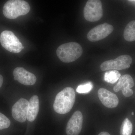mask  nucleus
<instances>
[{
    "instance_id": "obj_17",
    "label": "nucleus",
    "mask_w": 135,
    "mask_h": 135,
    "mask_svg": "<svg viewBox=\"0 0 135 135\" xmlns=\"http://www.w3.org/2000/svg\"><path fill=\"white\" fill-rule=\"evenodd\" d=\"M93 85L91 82L87 83L86 84L80 85L77 87L76 91L80 94H87L92 90Z\"/></svg>"
},
{
    "instance_id": "obj_18",
    "label": "nucleus",
    "mask_w": 135,
    "mask_h": 135,
    "mask_svg": "<svg viewBox=\"0 0 135 135\" xmlns=\"http://www.w3.org/2000/svg\"><path fill=\"white\" fill-rule=\"evenodd\" d=\"M9 119L5 115L0 113V130L7 128L10 126Z\"/></svg>"
},
{
    "instance_id": "obj_16",
    "label": "nucleus",
    "mask_w": 135,
    "mask_h": 135,
    "mask_svg": "<svg viewBox=\"0 0 135 135\" xmlns=\"http://www.w3.org/2000/svg\"><path fill=\"white\" fill-rule=\"evenodd\" d=\"M133 131V125L128 118L123 121L121 126L120 135H131Z\"/></svg>"
},
{
    "instance_id": "obj_12",
    "label": "nucleus",
    "mask_w": 135,
    "mask_h": 135,
    "mask_svg": "<svg viewBox=\"0 0 135 135\" xmlns=\"http://www.w3.org/2000/svg\"><path fill=\"white\" fill-rule=\"evenodd\" d=\"M98 95L102 104L107 108H115L119 104V99L116 95L105 89H99Z\"/></svg>"
},
{
    "instance_id": "obj_3",
    "label": "nucleus",
    "mask_w": 135,
    "mask_h": 135,
    "mask_svg": "<svg viewBox=\"0 0 135 135\" xmlns=\"http://www.w3.org/2000/svg\"><path fill=\"white\" fill-rule=\"evenodd\" d=\"M28 2L22 0H11L5 3L3 13L5 17L15 19L20 16L26 15L30 10Z\"/></svg>"
},
{
    "instance_id": "obj_10",
    "label": "nucleus",
    "mask_w": 135,
    "mask_h": 135,
    "mask_svg": "<svg viewBox=\"0 0 135 135\" xmlns=\"http://www.w3.org/2000/svg\"><path fill=\"white\" fill-rule=\"evenodd\" d=\"M134 86V80L131 76L129 74H125L121 76L118 83L114 87L113 90L115 92L121 90L124 96L129 97L133 94V91L131 88Z\"/></svg>"
},
{
    "instance_id": "obj_5",
    "label": "nucleus",
    "mask_w": 135,
    "mask_h": 135,
    "mask_svg": "<svg viewBox=\"0 0 135 135\" xmlns=\"http://www.w3.org/2000/svg\"><path fill=\"white\" fill-rule=\"evenodd\" d=\"M103 16L102 2L99 0H89L86 3L84 8L85 19L90 22L99 20Z\"/></svg>"
},
{
    "instance_id": "obj_2",
    "label": "nucleus",
    "mask_w": 135,
    "mask_h": 135,
    "mask_svg": "<svg viewBox=\"0 0 135 135\" xmlns=\"http://www.w3.org/2000/svg\"><path fill=\"white\" fill-rule=\"evenodd\" d=\"M83 53V49L79 44L70 42L62 44L57 49L59 59L65 63H70L79 58Z\"/></svg>"
},
{
    "instance_id": "obj_19",
    "label": "nucleus",
    "mask_w": 135,
    "mask_h": 135,
    "mask_svg": "<svg viewBox=\"0 0 135 135\" xmlns=\"http://www.w3.org/2000/svg\"><path fill=\"white\" fill-rule=\"evenodd\" d=\"M3 82V77L2 75H0V88L2 86Z\"/></svg>"
},
{
    "instance_id": "obj_6",
    "label": "nucleus",
    "mask_w": 135,
    "mask_h": 135,
    "mask_svg": "<svg viewBox=\"0 0 135 135\" xmlns=\"http://www.w3.org/2000/svg\"><path fill=\"white\" fill-rule=\"evenodd\" d=\"M132 61V58L130 56L123 55L113 60L105 61L101 64L100 68L103 71L125 70L130 68Z\"/></svg>"
},
{
    "instance_id": "obj_14",
    "label": "nucleus",
    "mask_w": 135,
    "mask_h": 135,
    "mask_svg": "<svg viewBox=\"0 0 135 135\" xmlns=\"http://www.w3.org/2000/svg\"><path fill=\"white\" fill-rule=\"evenodd\" d=\"M123 37L127 41H135V20H133L126 26L123 32Z\"/></svg>"
},
{
    "instance_id": "obj_15",
    "label": "nucleus",
    "mask_w": 135,
    "mask_h": 135,
    "mask_svg": "<svg viewBox=\"0 0 135 135\" xmlns=\"http://www.w3.org/2000/svg\"><path fill=\"white\" fill-rule=\"evenodd\" d=\"M121 77V74L117 70L107 71L104 74V80L107 82L114 84L117 82Z\"/></svg>"
},
{
    "instance_id": "obj_4",
    "label": "nucleus",
    "mask_w": 135,
    "mask_h": 135,
    "mask_svg": "<svg viewBox=\"0 0 135 135\" xmlns=\"http://www.w3.org/2000/svg\"><path fill=\"white\" fill-rule=\"evenodd\" d=\"M0 42L4 48L11 53H19L24 49L19 39L10 31H3L1 33Z\"/></svg>"
},
{
    "instance_id": "obj_13",
    "label": "nucleus",
    "mask_w": 135,
    "mask_h": 135,
    "mask_svg": "<svg viewBox=\"0 0 135 135\" xmlns=\"http://www.w3.org/2000/svg\"><path fill=\"white\" fill-rule=\"evenodd\" d=\"M29 102L27 119L32 122L36 119L38 113L40 109L38 97L36 95L33 96Z\"/></svg>"
},
{
    "instance_id": "obj_9",
    "label": "nucleus",
    "mask_w": 135,
    "mask_h": 135,
    "mask_svg": "<svg viewBox=\"0 0 135 135\" xmlns=\"http://www.w3.org/2000/svg\"><path fill=\"white\" fill-rule=\"evenodd\" d=\"M29 103L26 99L21 98L12 106V117L17 121L23 123L26 120Z\"/></svg>"
},
{
    "instance_id": "obj_20",
    "label": "nucleus",
    "mask_w": 135,
    "mask_h": 135,
    "mask_svg": "<svg viewBox=\"0 0 135 135\" xmlns=\"http://www.w3.org/2000/svg\"><path fill=\"white\" fill-rule=\"evenodd\" d=\"M98 135H110V134H109V133H107V132H101V133H99Z\"/></svg>"
},
{
    "instance_id": "obj_11",
    "label": "nucleus",
    "mask_w": 135,
    "mask_h": 135,
    "mask_svg": "<svg viewBox=\"0 0 135 135\" xmlns=\"http://www.w3.org/2000/svg\"><path fill=\"white\" fill-rule=\"evenodd\" d=\"M13 74L15 80L17 81L23 85H34L36 81L35 75L27 71L23 68L17 67L15 68L13 71Z\"/></svg>"
},
{
    "instance_id": "obj_22",
    "label": "nucleus",
    "mask_w": 135,
    "mask_h": 135,
    "mask_svg": "<svg viewBox=\"0 0 135 135\" xmlns=\"http://www.w3.org/2000/svg\"><path fill=\"white\" fill-rule=\"evenodd\" d=\"M129 1L134 2H135V1Z\"/></svg>"
},
{
    "instance_id": "obj_1",
    "label": "nucleus",
    "mask_w": 135,
    "mask_h": 135,
    "mask_svg": "<svg viewBox=\"0 0 135 135\" xmlns=\"http://www.w3.org/2000/svg\"><path fill=\"white\" fill-rule=\"evenodd\" d=\"M75 100L74 89L71 87H66L56 96L53 104V109L57 113H67L72 109Z\"/></svg>"
},
{
    "instance_id": "obj_8",
    "label": "nucleus",
    "mask_w": 135,
    "mask_h": 135,
    "mask_svg": "<svg viewBox=\"0 0 135 135\" xmlns=\"http://www.w3.org/2000/svg\"><path fill=\"white\" fill-rule=\"evenodd\" d=\"M83 116L81 112L77 111L73 114L66 128L67 135H78L82 129Z\"/></svg>"
},
{
    "instance_id": "obj_21",
    "label": "nucleus",
    "mask_w": 135,
    "mask_h": 135,
    "mask_svg": "<svg viewBox=\"0 0 135 135\" xmlns=\"http://www.w3.org/2000/svg\"><path fill=\"white\" fill-rule=\"evenodd\" d=\"M134 112H132V113H131V114H132V115H134Z\"/></svg>"
},
{
    "instance_id": "obj_7",
    "label": "nucleus",
    "mask_w": 135,
    "mask_h": 135,
    "mask_svg": "<svg viewBox=\"0 0 135 135\" xmlns=\"http://www.w3.org/2000/svg\"><path fill=\"white\" fill-rule=\"evenodd\" d=\"M113 30L112 25L105 23L91 29L87 34V38L91 42L99 41L109 36Z\"/></svg>"
}]
</instances>
